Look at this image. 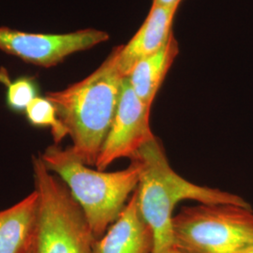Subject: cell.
Listing matches in <instances>:
<instances>
[{
	"instance_id": "4fadbf2b",
	"label": "cell",
	"mask_w": 253,
	"mask_h": 253,
	"mask_svg": "<svg viewBox=\"0 0 253 253\" xmlns=\"http://www.w3.org/2000/svg\"><path fill=\"white\" fill-rule=\"evenodd\" d=\"M36 85L33 82L20 78L8 84L7 103L14 111H26L28 104L36 98Z\"/></svg>"
},
{
	"instance_id": "8992f818",
	"label": "cell",
	"mask_w": 253,
	"mask_h": 253,
	"mask_svg": "<svg viewBox=\"0 0 253 253\" xmlns=\"http://www.w3.org/2000/svg\"><path fill=\"white\" fill-rule=\"evenodd\" d=\"M108 39V33L94 28L67 34H39L0 27V50L44 68L54 67L67 56L88 50Z\"/></svg>"
},
{
	"instance_id": "8fae6325",
	"label": "cell",
	"mask_w": 253,
	"mask_h": 253,
	"mask_svg": "<svg viewBox=\"0 0 253 253\" xmlns=\"http://www.w3.org/2000/svg\"><path fill=\"white\" fill-rule=\"evenodd\" d=\"M178 53V43L172 33L165 45L139 60L127 73L128 84L138 98L147 106L152 107L156 95Z\"/></svg>"
},
{
	"instance_id": "9a60e30c",
	"label": "cell",
	"mask_w": 253,
	"mask_h": 253,
	"mask_svg": "<svg viewBox=\"0 0 253 253\" xmlns=\"http://www.w3.org/2000/svg\"><path fill=\"white\" fill-rule=\"evenodd\" d=\"M160 253H186L184 251H182L180 248H178L176 245H172L171 247L165 249L163 252Z\"/></svg>"
},
{
	"instance_id": "5b68a950",
	"label": "cell",
	"mask_w": 253,
	"mask_h": 253,
	"mask_svg": "<svg viewBox=\"0 0 253 253\" xmlns=\"http://www.w3.org/2000/svg\"><path fill=\"white\" fill-rule=\"evenodd\" d=\"M172 226L174 245L186 253H240L253 247L252 207H184L172 217Z\"/></svg>"
},
{
	"instance_id": "2e32d148",
	"label": "cell",
	"mask_w": 253,
	"mask_h": 253,
	"mask_svg": "<svg viewBox=\"0 0 253 253\" xmlns=\"http://www.w3.org/2000/svg\"><path fill=\"white\" fill-rule=\"evenodd\" d=\"M253 253V247H251V248H249V249L245 250V251H243L242 253Z\"/></svg>"
},
{
	"instance_id": "5bb4252c",
	"label": "cell",
	"mask_w": 253,
	"mask_h": 253,
	"mask_svg": "<svg viewBox=\"0 0 253 253\" xmlns=\"http://www.w3.org/2000/svg\"><path fill=\"white\" fill-rule=\"evenodd\" d=\"M182 0H153L151 6L161 7H179Z\"/></svg>"
},
{
	"instance_id": "9c48e42d",
	"label": "cell",
	"mask_w": 253,
	"mask_h": 253,
	"mask_svg": "<svg viewBox=\"0 0 253 253\" xmlns=\"http://www.w3.org/2000/svg\"><path fill=\"white\" fill-rule=\"evenodd\" d=\"M178 7L151 6L142 27L126 45H120L119 60L126 75L139 60L156 53L172 36Z\"/></svg>"
},
{
	"instance_id": "30bf717a",
	"label": "cell",
	"mask_w": 253,
	"mask_h": 253,
	"mask_svg": "<svg viewBox=\"0 0 253 253\" xmlns=\"http://www.w3.org/2000/svg\"><path fill=\"white\" fill-rule=\"evenodd\" d=\"M38 210L34 190L16 205L0 211V253H34Z\"/></svg>"
},
{
	"instance_id": "7c38bea8",
	"label": "cell",
	"mask_w": 253,
	"mask_h": 253,
	"mask_svg": "<svg viewBox=\"0 0 253 253\" xmlns=\"http://www.w3.org/2000/svg\"><path fill=\"white\" fill-rule=\"evenodd\" d=\"M25 112L28 121L32 125L51 127L54 145H59V143L67 136L64 126L57 118L54 104L46 97L42 98L37 96L28 104Z\"/></svg>"
},
{
	"instance_id": "277c9868",
	"label": "cell",
	"mask_w": 253,
	"mask_h": 253,
	"mask_svg": "<svg viewBox=\"0 0 253 253\" xmlns=\"http://www.w3.org/2000/svg\"><path fill=\"white\" fill-rule=\"evenodd\" d=\"M39 197L34 253H92L97 240L81 207L63 181L33 157Z\"/></svg>"
},
{
	"instance_id": "3957f363",
	"label": "cell",
	"mask_w": 253,
	"mask_h": 253,
	"mask_svg": "<svg viewBox=\"0 0 253 253\" xmlns=\"http://www.w3.org/2000/svg\"><path fill=\"white\" fill-rule=\"evenodd\" d=\"M40 157L46 168L68 187L96 239L117 220L139 184L141 164L136 159L130 160L124 170L104 172L83 163L71 146L50 145Z\"/></svg>"
},
{
	"instance_id": "52a82bcc",
	"label": "cell",
	"mask_w": 253,
	"mask_h": 253,
	"mask_svg": "<svg viewBox=\"0 0 253 253\" xmlns=\"http://www.w3.org/2000/svg\"><path fill=\"white\" fill-rule=\"evenodd\" d=\"M151 108L138 98L126 77L116 116L95 164L98 170L104 171L119 159L132 160L156 137L150 126Z\"/></svg>"
},
{
	"instance_id": "ba28073f",
	"label": "cell",
	"mask_w": 253,
	"mask_h": 253,
	"mask_svg": "<svg viewBox=\"0 0 253 253\" xmlns=\"http://www.w3.org/2000/svg\"><path fill=\"white\" fill-rule=\"evenodd\" d=\"M155 236L139 205L137 191L106 233L93 245L92 253H153Z\"/></svg>"
},
{
	"instance_id": "7a4b0ae2",
	"label": "cell",
	"mask_w": 253,
	"mask_h": 253,
	"mask_svg": "<svg viewBox=\"0 0 253 253\" xmlns=\"http://www.w3.org/2000/svg\"><path fill=\"white\" fill-rule=\"evenodd\" d=\"M133 159L141 164L136 191L141 211L153 230V253H160L174 245L172 226L173 210L183 200H192L199 204L251 207L239 195L200 186L182 177L171 167L163 145L156 137L146 143Z\"/></svg>"
},
{
	"instance_id": "6da1fadb",
	"label": "cell",
	"mask_w": 253,
	"mask_h": 253,
	"mask_svg": "<svg viewBox=\"0 0 253 253\" xmlns=\"http://www.w3.org/2000/svg\"><path fill=\"white\" fill-rule=\"evenodd\" d=\"M120 45L87 77L63 90L46 93L82 162L95 166L118 110L126 75L119 60Z\"/></svg>"
}]
</instances>
